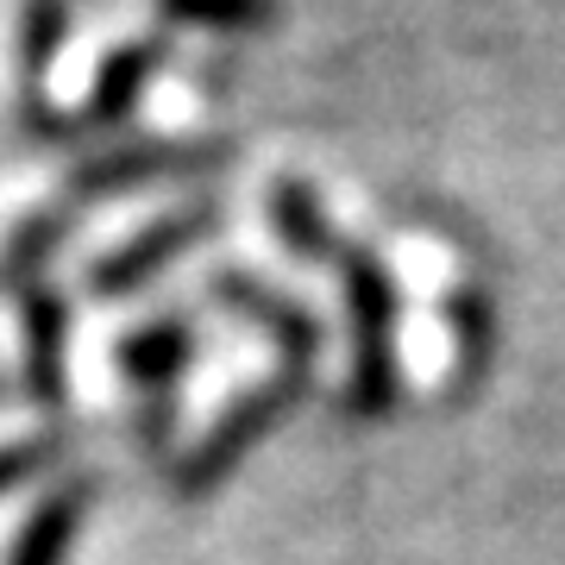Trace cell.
<instances>
[{
    "label": "cell",
    "mask_w": 565,
    "mask_h": 565,
    "mask_svg": "<svg viewBox=\"0 0 565 565\" xmlns=\"http://www.w3.org/2000/svg\"><path fill=\"white\" fill-rule=\"evenodd\" d=\"M340 282H345V315H352V384L345 408L352 415H384L396 403L403 364H396V277L371 245H340Z\"/></svg>",
    "instance_id": "cell-1"
},
{
    "label": "cell",
    "mask_w": 565,
    "mask_h": 565,
    "mask_svg": "<svg viewBox=\"0 0 565 565\" xmlns=\"http://www.w3.org/2000/svg\"><path fill=\"white\" fill-rule=\"evenodd\" d=\"M308 377L302 371H277V377H258V384H245L233 403L214 415V422L202 427V440H189L177 452V465H170V484H177V497H202V490H214L233 471V465L252 452V446L270 434V427L289 415V408L302 403Z\"/></svg>",
    "instance_id": "cell-2"
},
{
    "label": "cell",
    "mask_w": 565,
    "mask_h": 565,
    "mask_svg": "<svg viewBox=\"0 0 565 565\" xmlns=\"http://www.w3.org/2000/svg\"><path fill=\"white\" fill-rule=\"evenodd\" d=\"M214 221H221V202H214V195H202V202L177 207V214H158V221L139 226L132 239L114 245L107 258L88 264V296H102V302H120V296L145 289V282L158 277V270H170L182 252H195V245L214 233Z\"/></svg>",
    "instance_id": "cell-3"
},
{
    "label": "cell",
    "mask_w": 565,
    "mask_h": 565,
    "mask_svg": "<svg viewBox=\"0 0 565 565\" xmlns=\"http://www.w3.org/2000/svg\"><path fill=\"white\" fill-rule=\"evenodd\" d=\"M189 359H195V321L189 315H158L120 340V371L145 390V440L151 446L170 440V415H177L170 384L189 371Z\"/></svg>",
    "instance_id": "cell-4"
},
{
    "label": "cell",
    "mask_w": 565,
    "mask_h": 565,
    "mask_svg": "<svg viewBox=\"0 0 565 565\" xmlns=\"http://www.w3.org/2000/svg\"><path fill=\"white\" fill-rule=\"evenodd\" d=\"M214 302L233 308V315H245V321H258L270 340L282 345V371H302L315 364V352H321V327H315V315H308L302 302H289V296H277V289H264L252 270H214Z\"/></svg>",
    "instance_id": "cell-5"
},
{
    "label": "cell",
    "mask_w": 565,
    "mask_h": 565,
    "mask_svg": "<svg viewBox=\"0 0 565 565\" xmlns=\"http://www.w3.org/2000/svg\"><path fill=\"white\" fill-rule=\"evenodd\" d=\"M221 158H226L221 139H195V145H182V139H126V145H114V151L82 163L76 177H70V189L95 202V195L132 189V182L163 177V170H202V163H221Z\"/></svg>",
    "instance_id": "cell-6"
},
{
    "label": "cell",
    "mask_w": 565,
    "mask_h": 565,
    "mask_svg": "<svg viewBox=\"0 0 565 565\" xmlns=\"http://www.w3.org/2000/svg\"><path fill=\"white\" fill-rule=\"evenodd\" d=\"M20 333H25V396L39 408L63 403V364H70V296L51 282L20 289Z\"/></svg>",
    "instance_id": "cell-7"
},
{
    "label": "cell",
    "mask_w": 565,
    "mask_h": 565,
    "mask_svg": "<svg viewBox=\"0 0 565 565\" xmlns=\"http://www.w3.org/2000/svg\"><path fill=\"white\" fill-rule=\"evenodd\" d=\"M88 497H95V478H63V484L25 515L20 541L7 546V565H63L70 559L76 527H82V515H88Z\"/></svg>",
    "instance_id": "cell-8"
},
{
    "label": "cell",
    "mask_w": 565,
    "mask_h": 565,
    "mask_svg": "<svg viewBox=\"0 0 565 565\" xmlns=\"http://www.w3.org/2000/svg\"><path fill=\"white\" fill-rule=\"evenodd\" d=\"M163 63V39H132L120 44L114 57L102 63V76H95V95H88V107H82L76 132H102V126H120L132 107H139L145 82H151V70Z\"/></svg>",
    "instance_id": "cell-9"
},
{
    "label": "cell",
    "mask_w": 565,
    "mask_h": 565,
    "mask_svg": "<svg viewBox=\"0 0 565 565\" xmlns=\"http://www.w3.org/2000/svg\"><path fill=\"white\" fill-rule=\"evenodd\" d=\"M270 226H277V239L296 252V258H308V264H327V258H340V233H333V221H327V207H321V195L308 189L302 177H277L270 182Z\"/></svg>",
    "instance_id": "cell-10"
},
{
    "label": "cell",
    "mask_w": 565,
    "mask_h": 565,
    "mask_svg": "<svg viewBox=\"0 0 565 565\" xmlns=\"http://www.w3.org/2000/svg\"><path fill=\"white\" fill-rule=\"evenodd\" d=\"M63 221H70L63 207H57V214H32V221L7 239V252H0V289H13V296H20L25 282H44V258L57 252Z\"/></svg>",
    "instance_id": "cell-11"
},
{
    "label": "cell",
    "mask_w": 565,
    "mask_h": 565,
    "mask_svg": "<svg viewBox=\"0 0 565 565\" xmlns=\"http://www.w3.org/2000/svg\"><path fill=\"white\" fill-rule=\"evenodd\" d=\"M63 32H70V0H25V20H20V70H25V82L44 76V63L63 51Z\"/></svg>",
    "instance_id": "cell-12"
},
{
    "label": "cell",
    "mask_w": 565,
    "mask_h": 565,
    "mask_svg": "<svg viewBox=\"0 0 565 565\" xmlns=\"http://www.w3.org/2000/svg\"><path fill=\"white\" fill-rule=\"evenodd\" d=\"M158 7L170 13V20H182V25H214V32L277 20V0H158Z\"/></svg>",
    "instance_id": "cell-13"
},
{
    "label": "cell",
    "mask_w": 565,
    "mask_h": 565,
    "mask_svg": "<svg viewBox=\"0 0 565 565\" xmlns=\"http://www.w3.org/2000/svg\"><path fill=\"white\" fill-rule=\"evenodd\" d=\"M452 327H459V377L484 371V359H490V302L471 289V282L452 289Z\"/></svg>",
    "instance_id": "cell-14"
},
{
    "label": "cell",
    "mask_w": 565,
    "mask_h": 565,
    "mask_svg": "<svg viewBox=\"0 0 565 565\" xmlns=\"http://www.w3.org/2000/svg\"><path fill=\"white\" fill-rule=\"evenodd\" d=\"M57 452H63L57 434H25V440H7V446H0V497H7V490H20L25 478H39Z\"/></svg>",
    "instance_id": "cell-15"
},
{
    "label": "cell",
    "mask_w": 565,
    "mask_h": 565,
    "mask_svg": "<svg viewBox=\"0 0 565 565\" xmlns=\"http://www.w3.org/2000/svg\"><path fill=\"white\" fill-rule=\"evenodd\" d=\"M0 403H7V377H0Z\"/></svg>",
    "instance_id": "cell-16"
}]
</instances>
